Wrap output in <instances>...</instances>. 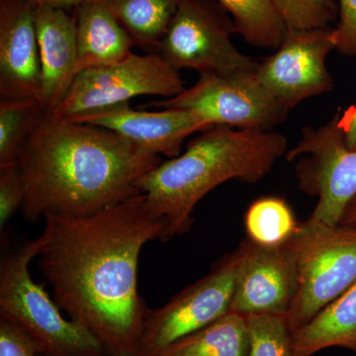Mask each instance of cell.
Segmentation results:
<instances>
[{"label":"cell","mask_w":356,"mask_h":356,"mask_svg":"<svg viewBox=\"0 0 356 356\" xmlns=\"http://www.w3.org/2000/svg\"><path fill=\"white\" fill-rule=\"evenodd\" d=\"M296 356H313L331 348L356 353V281L308 324L292 334Z\"/></svg>","instance_id":"17"},{"label":"cell","mask_w":356,"mask_h":356,"mask_svg":"<svg viewBox=\"0 0 356 356\" xmlns=\"http://www.w3.org/2000/svg\"><path fill=\"white\" fill-rule=\"evenodd\" d=\"M344 140L350 149H356V106L341 113Z\"/></svg>","instance_id":"28"},{"label":"cell","mask_w":356,"mask_h":356,"mask_svg":"<svg viewBox=\"0 0 356 356\" xmlns=\"http://www.w3.org/2000/svg\"><path fill=\"white\" fill-rule=\"evenodd\" d=\"M149 107L189 110L200 115L209 126L241 130L274 131L289 113L257 81L255 72L201 74L179 95L143 105V108Z\"/></svg>","instance_id":"10"},{"label":"cell","mask_w":356,"mask_h":356,"mask_svg":"<svg viewBox=\"0 0 356 356\" xmlns=\"http://www.w3.org/2000/svg\"><path fill=\"white\" fill-rule=\"evenodd\" d=\"M184 81L159 54H131L116 64L91 67L77 74L64 99L50 113L58 118H79L127 104L138 96H163L165 99L184 92Z\"/></svg>","instance_id":"7"},{"label":"cell","mask_w":356,"mask_h":356,"mask_svg":"<svg viewBox=\"0 0 356 356\" xmlns=\"http://www.w3.org/2000/svg\"><path fill=\"white\" fill-rule=\"evenodd\" d=\"M70 121L112 131L143 153L177 158L184 140L191 134L211 127L200 115L189 110L159 111L133 109L130 104L93 112Z\"/></svg>","instance_id":"13"},{"label":"cell","mask_w":356,"mask_h":356,"mask_svg":"<svg viewBox=\"0 0 356 356\" xmlns=\"http://www.w3.org/2000/svg\"><path fill=\"white\" fill-rule=\"evenodd\" d=\"M236 252L225 255L209 273L149 309L130 356H161L173 343L212 324L231 310L235 285Z\"/></svg>","instance_id":"9"},{"label":"cell","mask_w":356,"mask_h":356,"mask_svg":"<svg viewBox=\"0 0 356 356\" xmlns=\"http://www.w3.org/2000/svg\"><path fill=\"white\" fill-rule=\"evenodd\" d=\"M26 1L29 2L35 7L47 6L67 10L72 7L76 8V7L81 6V3L88 1V0H26Z\"/></svg>","instance_id":"29"},{"label":"cell","mask_w":356,"mask_h":356,"mask_svg":"<svg viewBox=\"0 0 356 356\" xmlns=\"http://www.w3.org/2000/svg\"><path fill=\"white\" fill-rule=\"evenodd\" d=\"M287 29L331 28L339 19L334 0H273Z\"/></svg>","instance_id":"24"},{"label":"cell","mask_w":356,"mask_h":356,"mask_svg":"<svg viewBox=\"0 0 356 356\" xmlns=\"http://www.w3.org/2000/svg\"><path fill=\"white\" fill-rule=\"evenodd\" d=\"M248 356H296L286 316H248Z\"/></svg>","instance_id":"23"},{"label":"cell","mask_w":356,"mask_h":356,"mask_svg":"<svg viewBox=\"0 0 356 356\" xmlns=\"http://www.w3.org/2000/svg\"><path fill=\"white\" fill-rule=\"evenodd\" d=\"M235 23L236 33L248 44L275 51L287 27L273 0H217Z\"/></svg>","instance_id":"20"},{"label":"cell","mask_w":356,"mask_h":356,"mask_svg":"<svg viewBox=\"0 0 356 356\" xmlns=\"http://www.w3.org/2000/svg\"><path fill=\"white\" fill-rule=\"evenodd\" d=\"M297 290L287 322L292 334L356 281V227L309 221L291 240Z\"/></svg>","instance_id":"5"},{"label":"cell","mask_w":356,"mask_h":356,"mask_svg":"<svg viewBox=\"0 0 356 356\" xmlns=\"http://www.w3.org/2000/svg\"><path fill=\"white\" fill-rule=\"evenodd\" d=\"M287 147V138L275 131L211 126L184 154L147 173L139 189L165 219L170 241L191 229L193 211L210 191L229 180L257 184L286 156Z\"/></svg>","instance_id":"3"},{"label":"cell","mask_w":356,"mask_h":356,"mask_svg":"<svg viewBox=\"0 0 356 356\" xmlns=\"http://www.w3.org/2000/svg\"><path fill=\"white\" fill-rule=\"evenodd\" d=\"M341 111L318 128L305 127L301 139L288 149V161H297L295 170L300 189L317 197L309 221L337 225L356 195V149L346 145Z\"/></svg>","instance_id":"8"},{"label":"cell","mask_w":356,"mask_h":356,"mask_svg":"<svg viewBox=\"0 0 356 356\" xmlns=\"http://www.w3.org/2000/svg\"><path fill=\"white\" fill-rule=\"evenodd\" d=\"M27 184L17 161L0 165V228L3 229L16 211L22 209Z\"/></svg>","instance_id":"25"},{"label":"cell","mask_w":356,"mask_h":356,"mask_svg":"<svg viewBox=\"0 0 356 356\" xmlns=\"http://www.w3.org/2000/svg\"><path fill=\"white\" fill-rule=\"evenodd\" d=\"M41 86L35 7L26 0H0V98L40 102Z\"/></svg>","instance_id":"14"},{"label":"cell","mask_w":356,"mask_h":356,"mask_svg":"<svg viewBox=\"0 0 356 356\" xmlns=\"http://www.w3.org/2000/svg\"><path fill=\"white\" fill-rule=\"evenodd\" d=\"M234 34L233 18L217 0H181L156 53L199 76L254 74L259 60L236 48Z\"/></svg>","instance_id":"6"},{"label":"cell","mask_w":356,"mask_h":356,"mask_svg":"<svg viewBox=\"0 0 356 356\" xmlns=\"http://www.w3.org/2000/svg\"><path fill=\"white\" fill-rule=\"evenodd\" d=\"M336 48L334 27L287 29L273 54L259 60L255 76L290 111L304 100L332 90L327 58Z\"/></svg>","instance_id":"11"},{"label":"cell","mask_w":356,"mask_h":356,"mask_svg":"<svg viewBox=\"0 0 356 356\" xmlns=\"http://www.w3.org/2000/svg\"><path fill=\"white\" fill-rule=\"evenodd\" d=\"M248 346L247 317L229 312L173 343L161 356H248Z\"/></svg>","instance_id":"18"},{"label":"cell","mask_w":356,"mask_h":356,"mask_svg":"<svg viewBox=\"0 0 356 356\" xmlns=\"http://www.w3.org/2000/svg\"><path fill=\"white\" fill-rule=\"evenodd\" d=\"M248 238L266 248L282 247L291 240L300 225L283 198L266 196L250 204L245 213Z\"/></svg>","instance_id":"21"},{"label":"cell","mask_w":356,"mask_h":356,"mask_svg":"<svg viewBox=\"0 0 356 356\" xmlns=\"http://www.w3.org/2000/svg\"><path fill=\"white\" fill-rule=\"evenodd\" d=\"M0 356H40L38 348L13 323L0 318Z\"/></svg>","instance_id":"27"},{"label":"cell","mask_w":356,"mask_h":356,"mask_svg":"<svg viewBox=\"0 0 356 356\" xmlns=\"http://www.w3.org/2000/svg\"><path fill=\"white\" fill-rule=\"evenodd\" d=\"M38 266L54 301L97 339L107 356H130L149 308L138 290L140 250L168 241L146 194L89 216L48 215Z\"/></svg>","instance_id":"1"},{"label":"cell","mask_w":356,"mask_h":356,"mask_svg":"<svg viewBox=\"0 0 356 356\" xmlns=\"http://www.w3.org/2000/svg\"><path fill=\"white\" fill-rule=\"evenodd\" d=\"M161 161L112 131L44 111L17 159L27 184L23 215L37 222L95 214L142 194L140 180Z\"/></svg>","instance_id":"2"},{"label":"cell","mask_w":356,"mask_h":356,"mask_svg":"<svg viewBox=\"0 0 356 356\" xmlns=\"http://www.w3.org/2000/svg\"><path fill=\"white\" fill-rule=\"evenodd\" d=\"M43 112L35 98L0 100V165L17 161L21 147Z\"/></svg>","instance_id":"22"},{"label":"cell","mask_w":356,"mask_h":356,"mask_svg":"<svg viewBox=\"0 0 356 356\" xmlns=\"http://www.w3.org/2000/svg\"><path fill=\"white\" fill-rule=\"evenodd\" d=\"M74 10L76 74L91 67L116 64L133 54L135 42L103 0H88Z\"/></svg>","instance_id":"16"},{"label":"cell","mask_w":356,"mask_h":356,"mask_svg":"<svg viewBox=\"0 0 356 356\" xmlns=\"http://www.w3.org/2000/svg\"><path fill=\"white\" fill-rule=\"evenodd\" d=\"M136 46L158 51L181 0H103Z\"/></svg>","instance_id":"19"},{"label":"cell","mask_w":356,"mask_h":356,"mask_svg":"<svg viewBox=\"0 0 356 356\" xmlns=\"http://www.w3.org/2000/svg\"><path fill=\"white\" fill-rule=\"evenodd\" d=\"M231 310L240 315L286 316L297 290V273L286 245L266 248L247 238L235 250Z\"/></svg>","instance_id":"12"},{"label":"cell","mask_w":356,"mask_h":356,"mask_svg":"<svg viewBox=\"0 0 356 356\" xmlns=\"http://www.w3.org/2000/svg\"><path fill=\"white\" fill-rule=\"evenodd\" d=\"M339 19L334 28L336 50L341 55L356 56V0H337Z\"/></svg>","instance_id":"26"},{"label":"cell","mask_w":356,"mask_h":356,"mask_svg":"<svg viewBox=\"0 0 356 356\" xmlns=\"http://www.w3.org/2000/svg\"><path fill=\"white\" fill-rule=\"evenodd\" d=\"M35 27L41 62L40 103L44 111L51 112L64 99L76 76V16L65 9L37 6Z\"/></svg>","instance_id":"15"},{"label":"cell","mask_w":356,"mask_h":356,"mask_svg":"<svg viewBox=\"0 0 356 356\" xmlns=\"http://www.w3.org/2000/svg\"><path fill=\"white\" fill-rule=\"evenodd\" d=\"M39 238L6 254L0 264V318L19 327L38 348L40 356H107L90 334L60 308L33 280L32 259Z\"/></svg>","instance_id":"4"},{"label":"cell","mask_w":356,"mask_h":356,"mask_svg":"<svg viewBox=\"0 0 356 356\" xmlns=\"http://www.w3.org/2000/svg\"><path fill=\"white\" fill-rule=\"evenodd\" d=\"M339 224L344 226L356 227V195L346 206Z\"/></svg>","instance_id":"30"}]
</instances>
